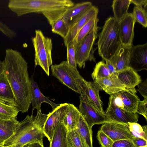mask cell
<instances>
[{"mask_svg": "<svg viewBox=\"0 0 147 147\" xmlns=\"http://www.w3.org/2000/svg\"><path fill=\"white\" fill-rule=\"evenodd\" d=\"M66 47L67 49V60L66 61L69 66L77 69L75 49L73 42L69 43Z\"/></svg>", "mask_w": 147, "mask_h": 147, "instance_id": "cell-34", "label": "cell"}, {"mask_svg": "<svg viewBox=\"0 0 147 147\" xmlns=\"http://www.w3.org/2000/svg\"><path fill=\"white\" fill-rule=\"evenodd\" d=\"M74 4L70 0H9L7 6L18 16L32 13H41L51 26Z\"/></svg>", "mask_w": 147, "mask_h": 147, "instance_id": "cell-2", "label": "cell"}, {"mask_svg": "<svg viewBox=\"0 0 147 147\" xmlns=\"http://www.w3.org/2000/svg\"><path fill=\"white\" fill-rule=\"evenodd\" d=\"M135 89L125 88L112 95L115 105L117 107L128 112L136 113L139 103L140 100L136 95Z\"/></svg>", "mask_w": 147, "mask_h": 147, "instance_id": "cell-9", "label": "cell"}, {"mask_svg": "<svg viewBox=\"0 0 147 147\" xmlns=\"http://www.w3.org/2000/svg\"><path fill=\"white\" fill-rule=\"evenodd\" d=\"M98 53L103 60H110L115 54L121 43L119 30V22L114 17L106 20L98 36Z\"/></svg>", "mask_w": 147, "mask_h": 147, "instance_id": "cell-4", "label": "cell"}, {"mask_svg": "<svg viewBox=\"0 0 147 147\" xmlns=\"http://www.w3.org/2000/svg\"><path fill=\"white\" fill-rule=\"evenodd\" d=\"M131 3L137 6L143 7L147 10V0H131Z\"/></svg>", "mask_w": 147, "mask_h": 147, "instance_id": "cell-41", "label": "cell"}, {"mask_svg": "<svg viewBox=\"0 0 147 147\" xmlns=\"http://www.w3.org/2000/svg\"><path fill=\"white\" fill-rule=\"evenodd\" d=\"M102 90L110 95L125 89L116 74H112L109 77L94 80Z\"/></svg>", "mask_w": 147, "mask_h": 147, "instance_id": "cell-16", "label": "cell"}, {"mask_svg": "<svg viewBox=\"0 0 147 147\" xmlns=\"http://www.w3.org/2000/svg\"><path fill=\"white\" fill-rule=\"evenodd\" d=\"M128 125L130 131L134 137L147 140V125L142 126L137 122H129Z\"/></svg>", "mask_w": 147, "mask_h": 147, "instance_id": "cell-32", "label": "cell"}, {"mask_svg": "<svg viewBox=\"0 0 147 147\" xmlns=\"http://www.w3.org/2000/svg\"><path fill=\"white\" fill-rule=\"evenodd\" d=\"M3 71L11 86L18 111H28L32 99V85L28 63L21 53L12 49L5 51Z\"/></svg>", "mask_w": 147, "mask_h": 147, "instance_id": "cell-1", "label": "cell"}, {"mask_svg": "<svg viewBox=\"0 0 147 147\" xmlns=\"http://www.w3.org/2000/svg\"><path fill=\"white\" fill-rule=\"evenodd\" d=\"M0 31L6 36L10 38H14L16 35V33L15 31L0 21Z\"/></svg>", "mask_w": 147, "mask_h": 147, "instance_id": "cell-37", "label": "cell"}, {"mask_svg": "<svg viewBox=\"0 0 147 147\" xmlns=\"http://www.w3.org/2000/svg\"><path fill=\"white\" fill-rule=\"evenodd\" d=\"M100 130L114 142L123 139L133 140L135 137L130 131L128 124L110 122L103 124Z\"/></svg>", "mask_w": 147, "mask_h": 147, "instance_id": "cell-12", "label": "cell"}, {"mask_svg": "<svg viewBox=\"0 0 147 147\" xmlns=\"http://www.w3.org/2000/svg\"><path fill=\"white\" fill-rule=\"evenodd\" d=\"M79 111L87 123L92 128L95 125L110 121L103 114L95 108L84 94L80 96Z\"/></svg>", "mask_w": 147, "mask_h": 147, "instance_id": "cell-8", "label": "cell"}, {"mask_svg": "<svg viewBox=\"0 0 147 147\" xmlns=\"http://www.w3.org/2000/svg\"><path fill=\"white\" fill-rule=\"evenodd\" d=\"M68 106V103L61 104L48 114V116L44 124L43 130L46 137L50 142L57 126L60 123H63Z\"/></svg>", "mask_w": 147, "mask_h": 147, "instance_id": "cell-10", "label": "cell"}, {"mask_svg": "<svg viewBox=\"0 0 147 147\" xmlns=\"http://www.w3.org/2000/svg\"><path fill=\"white\" fill-rule=\"evenodd\" d=\"M23 147H31L30 145L29 144H26Z\"/></svg>", "mask_w": 147, "mask_h": 147, "instance_id": "cell-46", "label": "cell"}, {"mask_svg": "<svg viewBox=\"0 0 147 147\" xmlns=\"http://www.w3.org/2000/svg\"><path fill=\"white\" fill-rule=\"evenodd\" d=\"M80 115L79 109L73 104L68 103L67 112L63 122L67 131L76 128Z\"/></svg>", "mask_w": 147, "mask_h": 147, "instance_id": "cell-25", "label": "cell"}, {"mask_svg": "<svg viewBox=\"0 0 147 147\" xmlns=\"http://www.w3.org/2000/svg\"><path fill=\"white\" fill-rule=\"evenodd\" d=\"M3 71V62L0 63V74Z\"/></svg>", "mask_w": 147, "mask_h": 147, "instance_id": "cell-45", "label": "cell"}, {"mask_svg": "<svg viewBox=\"0 0 147 147\" xmlns=\"http://www.w3.org/2000/svg\"><path fill=\"white\" fill-rule=\"evenodd\" d=\"M67 147H87L76 128L67 133Z\"/></svg>", "mask_w": 147, "mask_h": 147, "instance_id": "cell-30", "label": "cell"}, {"mask_svg": "<svg viewBox=\"0 0 147 147\" xmlns=\"http://www.w3.org/2000/svg\"><path fill=\"white\" fill-rule=\"evenodd\" d=\"M24 146V145H22L20 144H14L8 146H6V147H23Z\"/></svg>", "mask_w": 147, "mask_h": 147, "instance_id": "cell-44", "label": "cell"}, {"mask_svg": "<svg viewBox=\"0 0 147 147\" xmlns=\"http://www.w3.org/2000/svg\"><path fill=\"white\" fill-rule=\"evenodd\" d=\"M112 147H136L133 141L129 139H123L114 142Z\"/></svg>", "mask_w": 147, "mask_h": 147, "instance_id": "cell-38", "label": "cell"}, {"mask_svg": "<svg viewBox=\"0 0 147 147\" xmlns=\"http://www.w3.org/2000/svg\"><path fill=\"white\" fill-rule=\"evenodd\" d=\"M32 85V113L35 109L37 112L41 110L42 103L46 102L49 104L53 110L59 104H57L51 101L47 97L44 96L40 91L37 83L34 80L33 76L30 78Z\"/></svg>", "mask_w": 147, "mask_h": 147, "instance_id": "cell-19", "label": "cell"}, {"mask_svg": "<svg viewBox=\"0 0 147 147\" xmlns=\"http://www.w3.org/2000/svg\"><path fill=\"white\" fill-rule=\"evenodd\" d=\"M16 118L4 120L0 119V143L8 139L13 134L19 124Z\"/></svg>", "mask_w": 147, "mask_h": 147, "instance_id": "cell-22", "label": "cell"}, {"mask_svg": "<svg viewBox=\"0 0 147 147\" xmlns=\"http://www.w3.org/2000/svg\"><path fill=\"white\" fill-rule=\"evenodd\" d=\"M131 3V0H114L111 7L114 18L119 22L128 13V10Z\"/></svg>", "mask_w": 147, "mask_h": 147, "instance_id": "cell-26", "label": "cell"}, {"mask_svg": "<svg viewBox=\"0 0 147 147\" xmlns=\"http://www.w3.org/2000/svg\"><path fill=\"white\" fill-rule=\"evenodd\" d=\"M92 5V3L90 1L74 4L66 10L62 17L70 23L82 16Z\"/></svg>", "mask_w": 147, "mask_h": 147, "instance_id": "cell-20", "label": "cell"}, {"mask_svg": "<svg viewBox=\"0 0 147 147\" xmlns=\"http://www.w3.org/2000/svg\"><path fill=\"white\" fill-rule=\"evenodd\" d=\"M98 27L89 33L75 49L76 62L80 68H84L86 62H96L94 45L98 36Z\"/></svg>", "mask_w": 147, "mask_h": 147, "instance_id": "cell-7", "label": "cell"}, {"mask_svg": "<svg viewBox=\"0 0 147 147\" xmlns=\"http://www.w3.org/2000/svg\"><path fill=\"white\" fill-rule=\"evenodd\" d=\"M116 75L125 88L134 89L142 81L140 76L133 69L128 67L117 71Z\"/></svg>", "mask_w": 147, "mask_h": 147, "instance_id": "cell-18", "label": "cell"}, {"mask_svg": "<svg viewBox=\"0 0 147 147\" xmlns=\"http://www.w3.org/2000/svg\"><path fill=\"white\" fill-rule=\"evenodd\" d=\"M62 17L57 20L51 26L52 32L59 35L64 39L68 34L70 24L69 22L63 19Z\"/></svg>", "mask_w": 147, "mask_h": 147, "instance_id": "cell-28", "label": "cell"}, {"mask_svg": "<svg viewBox=\"0 0 147 147\" xmlns=\"http://www.w3.org/2000/svg\"><path fill=\"white\" fill-rule=\"evenodd\" d=\"M32 40L34 50L35 66H40L49 76V68L52 65V39L45 36L41 30H36Z\"/></svg>", "mask_w": 147, "mask_h": 147, "instance_id": "cell-6", "label": "cell"}, {"mask_svg": "<svg viewBox=\"0 0 147 147\" xmlns=\"http://www.w3.org/2000/svg\"><path fill=\"white\" fill-rule=\"evenodd\" d=\"M52 75L60 82L80 95L85 92L86 81L77 69L68 64L66 61L51 66Z\"/></svg>", "mask_w": 147, "mask_h": 147, "instance_id": "cell-5", "label": "cell"}, {"mask_svg": "<svg viewBox=\"0 0 147 147\" xmlns=\"http://www.w3.org/2000/svg\"><path fill=\"white\" fill-rule=\"evenodd\" d=\"M102 90L101 87L95 81L92 82L86 81L85 92L83 94L86 96L97 110L105 114L103 109L102 102L99 94L100 91Z\"/></svg>", "mask_w": 147, "mask_h": 147, "instance_id": "cell-15", "label": "cell"}, {"mask_svg": "<svg viewBox=\"0 0 147 147\" xmlns=\"http://www.w3.org/2000/svg\"><path fill=\"white\" fill-rule=\"evenodd\" d=\"M136 22L132 13H128L119 22V33L122 45L131 47L133 45L134 28Z\"/></svg>", "mask_w": 147, "mask_h": 147, "instance_id": "cell-13", "label": "cell"}, {"mask_svg": "<svg viewBox=\"0 0 147 147\" xmlns=\"http://www.w3.org/2000/svg\"><path fill=\"white\" fill-rule=\"evenodd\" d=\"M132 141L136 147L147 145V140L142 138L135 137Z\"/></svg>", "mask_w": 147, "mask_h": 147, "instance_id": "cell-40", "label": "cell"}, {"mask_svg": "<svg viewBox=\"0 0 147 147\" xmlns=\"http://www.w3.org/2000/svg\"><path fill=\"white\" fill-rule=\"evenodd\" d=\"M31 147H44L43 143L38 141L29 144Z\"/></svg>", "mask_w": 147, "mask_h": 147, "instance_id": "cell-43", "label": "cell"}, {"mask_svg": "<svg viewBox=\"0 0 147 147\" xmlns=\"http://www.w3.org/2000/svg\"><path fill=\"white\" fill-rule=\"evenodd\" d=\"M136 113L142 115L147 120V99L144 98L143 101L139 102Z\"/></svg>", "mask_w": 147, "mask_h": 147, "instance_id": "cell-36", "label": "cell"}, {"mask_svg": "<svg viewBox=\"0 0 147 147\" xmlns=\"http://www.w3.org/2000/svg\"><path fill=\"white\" fill-rule=\"evenodd\" d=\"M129 67L136 72L147 70V43L132 46Z\"/></svg>", "mask_w": 147, "mask_h": 147, "instance_id": "cell-14", "label": "cell"}, {"mask_svg": "<svg viewBox=\"0 0 147 147\" xmlns=\"http://www.w3.org/2000/svg\"><path fill=\"white\" fill-rule=\"evenodd\" d=\"M132 13L136 22H137L143 27H147V10L143 7L135 6Z\"/></svg>", "mask_w": 147, "mask_h": 147, "instance_id": "cell-33", "label": "cell"}, {"mask_svg": "<svg viewBox=\"0 0 147 147\" xmlns=\"http://www.w3.org/2000/svg\"><path fill=\"white\" fill-rule=\"evenodd\" d=\"M19 111L17 108L0 100V119L4 120L16 118Z\"/></svg>", "mask_w": 147, "mask_h": 147, "instance_id": "cell-29", "label": "cell"}, {"mask_svg": "<svg viewBox=\"0 0 147 147\" xmlns=\"http://www.w3.org/2000/svg\"><path fill=\"white\" fill-rule=\"evenodd\" d=\"M111 74L104 61L102 60L96 64L92 74L91 76L94 80L107 78Z\"/></svg>", "mask_w": 147, "mask_h": 147, "instance_id": "cell-31", "label": "cell"}, {"mask_svg": "<svg viewBox=\"0 0 147 147\" xmlns=\"http://www.w3.org/2000/svg\"><path fill=\"white\" fill-rule=\"evenodd\" d=\"M131 47L121 45L115 54L109 60L115 68L117 72L129 67Z\"/></svg>", "mask_w": 147, "mask_h": 147, "instance_id": "cell-17", "label": "cell"}, {"mask_svg": "<svg viewBox=\"0 0 147 147\" xmlns=\"http://www.w3.org/2000/svg\"><path fill=\"white\" fill-rule=\"evenodd\" d=\"M76 128L87 147H93L92 128L87 123L80 114Z\"/></svg>", "mask_w": 147, "mask_h": 147, "instance_id": "cell-23", "label": "cell"}, {"mask_svg": "<svg viewBox=\"0 0 147 147\" xmlns=\"http://www.w3.org/2000/svg\"><path fill=\"white\" fill-rule=\"evenodd\" d=\"M106 64L110 71L112 74H116L117 71L115 68L109 60H105Z\"/></svg>", "mask_w": 147, "mask_h": 147, "instance_id": "cell-42", "label": "cell"}, {"mask_svg": "<svg viewBox=\"0 0 147 147\" xmlns=\"http://www.w3.org/2000/svg\"><path fill=\"white\" fill-rule=\"evenodd\" d=\"M6 146H4L0 143V147H6Z\"/></svg>", "mask_w": 147, "mask_h": 147, "instance_id": "cell-48", "label": "cell"}, {"mask_svg": "<svg viewBox=\"0 0 147 147\" xmlns=\"http://www.w3.org/2000/svg\"><path fill=\"white\" fill-rule=\"evenodd\" d=\"M138 86V92L144 98L147 99V80L141 82Z\"/></svg>", "mask_w": 147, "mask_h": 147, "instance_id": "cell-39", "label": "cell"}, {"mask_svg": "<svg viewBox=\"0 0 147 147\" xmlns=\"http://www.w3.org/2000/svg\"><path fill=\"white\" fill-rule=\"evenodd\" d=\"M138 147H147V145L144 146H140Z\"/></svg>", "mask_w": 147, "mask_h": 147, "instance_id": "cell-47", "label": "cell"}, {"mask_svg": "<svg viewBox=\"0 0 147 147\" xmlns=\"http://www.w3.org/2000/svg\"><path fill=\"white\" fill-rule=\"evenodd\" d=\"M98 20L97 17L92 19L81 28L73 41L75 48L89 33L98 27L97 24Z\"/></svg>", "mask_w": 147, "mask_h": 147, "instance_id": "cell-27", "label": "cell"}, {"mask_svg": "<svg viewBox=\"0 0 147 147\" xmlns=\"http://www.w3.org/2000/svg\"><path fill=\"white\" fill-rule=\"evenodd\" d=\"M48 114L42 113L41 109L36 116L27 115L19 124L13 135L1 144L4 146L20 144L23 145L38 141L43 143L46 137L43 128Z\"/></svg>", "mask_w": 147, "mask_h": 147, "instance_id": "cell-3", "label": "cell"}, {"mask_svg": "<svg viewBox=\"0 0 147 147\" xmlns=\"http://www.w3.org/2000/svg\"><path fill=\"white\" fill-rule=\"evenodd\" d=\"M105 115L111 122L125 124L129 122H137L139 116L137 113L125 111L114 104L112 95H110L107 109Z\"/></svg>", "mask_w": 147, "mask_h": 147, "instance_id": "cell-11", "label": "cell"}, {"mask_svg": "<svg viewBox=\"0 0 147 147\" xmlns=\"http://www.w3.org/2000/svg\"><path fill=\"white\" fill-rule=\"evenodd\" d=\"M0 100L17 107L13 92L3 71L0 74Z\"/></svg>", "mask_w": 147, "mask_h": 147, "instance_id": "cell-21", "label": "cell"}, {"mask_svg": "<svg viewBox=\"0 0 147 147\" xmlns=\"http://www.w3.org/2000/svg\"><path fill=\"white\" fill-rule=\"evenodd\" d=\"M67 132L64 124H59L55 130L50 142V147H67Z\"/></svg>", "mask_w": 147, "mask_h": 147, "instance_id": "cell-24", "label": "cell"}, {"mask_svg": "<svg viewBox=\"0 0 147 147\" xmlns=\"http://www.w3.org/2000/svg\"><path fill=\"white\" fill-rule=\"evenodd\" d=\"M97 138L100 147H112L114 142L102 131L100 130L98 131Z\"/></svg>", "mask_w": 147, "mask_h": 147, "instance_id": "cell-35", "label": "cell"}]
</instances>
